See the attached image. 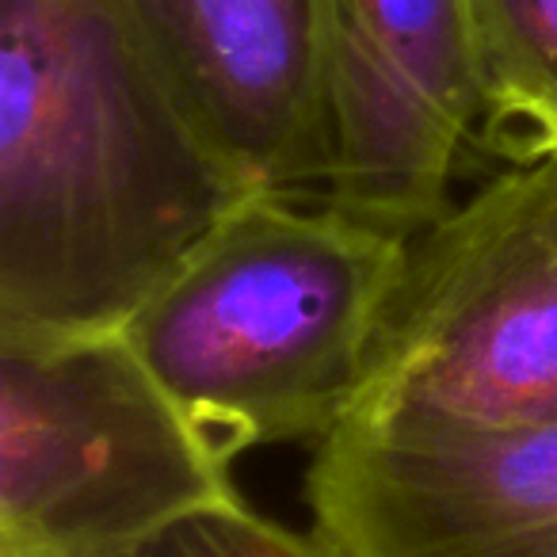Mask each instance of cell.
I'll return each mask as SVG.
<instances>
[{
	"instance_id": "52a82bcc",
	"label": "cell",
	"mask_w": 557,
	"mask_h": 557,
	"mask_svg": "<svg viewBox=\"0 0 557 557\" xmlns=\"http://www.w3.org/2000/svg\"><path fill=\"white\" fill-rule=\"evenodd\" d=\"M252 195H325L318 0H119Z\"/></svg>"
},
{
	"instance_id": "277c9868",
	"label": "cell",
	"mask_w": 557,
	"mask_h": 557,
	"mask_svg": "<svg viewBox=\"0 0 557 557\" xmlns=\"http://www.w3.org/2000/svg\"><path fill=\"white\" fill-rule=\"evenodd\" d=\"M123 329L0 333V557H119L240 500Z\"/></svg>"
},
{
	"instance_id": "7a4b0ae2",
	"label": "cell",
	"mask_w": 557,
	"mask_h": 557,
	"mask_svg": "<svg viewBox=\"0 0 557 557\" xmlns=\"http://www.w3.org/2000/svg\"><path fill=\"white\" fill-rule=\"evenodd\" d=\"M409 237L329 202L248 195L123 336L225 458L318 450L363 386Z\"/></svg>"
},
{
	"instance_id": "ba28073f",
	"label": "cell",
	"mask_w": 557,
	"mask_h": 557,
	"mask_svg": "<svg viewBox=\"0 0 557 557\" xmlns=\"http://www.w3.org/2000/svg\"><path fill=\"white\" fill-rule=\"evenodd\" d=\"M478 149L500 164L557 153V0H473Z\"/></svg>"
},
{
	"instance_id": "6da1fadb",
	"label": "cell",
	"mask_w": 557,
	"mask_h": 557,
	"mask_svg": "<svg viewBox=\"0 0 557 557\" xmlns=\"http://www.w3.org/2000/svg\"><path fill=\"white\" fill-rule=\"evenodd\" d=\"M248 195L119 0H0V333H115Z\"/></svg>"
},
{
	"instance_id": "5b68a950",
	"label": "cell",
	"mask_w": 557,
	"mask_h": 557,
	"mask_svg": "<svg viewBox=\"0 0 557 557\" xmlns=\"http://www.w3.org/2000/svg\"><path fill=\"white\" fill-rule=\"evenodd\" d=\"M318 27L321 202L412 240L455 207L466 146L478 141L473 0H318Z\"/></svg>"
},
{
	"instance_id": "8992f818",
	"label": "cell",
	"mask_w": 557,
	"mask_h": 557,
	"mask_svg": "<svg viewBox=\"0 0 557 557\" xmlns=\"http://www.w3.org/2000/svg\"><path fill=\"white\" fill-rule=\"evenodd\" d=\"M306 504L344 557H557V428H336L313 450Z\"/></svg>"
},
{
	"instance_id": "9c48e42d",
	"label": "cell",
	"mask_w": 557,
	"mask_h": 557,
	"mask_svg": "<svg viewBox=\"0 0 557 557\" xmlns=\"http://www.w3.org/2000/svg\"><path fill=\"white\" fill-rule=\"evenodd\" d=\"M119 557H344L321 534H298L252 511L245 500L218 504L172 523Z\"/></svg>"
},
{
	"instance_id": "3957f363",
	"label": "cell",
	"mask_w": 557,
	"mask_h": 557,
	"mask_svg": "<svg viewBox=\"0 0 557 557\" xmlns=\"http://www.w3.org/2000/svg\"><path fill=\"white\" fill-rule=\"evenodd\" d=\"M341 428H557V153L500 164L409 240Z\"/></svg>"
}]
</instances>
